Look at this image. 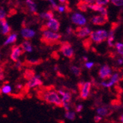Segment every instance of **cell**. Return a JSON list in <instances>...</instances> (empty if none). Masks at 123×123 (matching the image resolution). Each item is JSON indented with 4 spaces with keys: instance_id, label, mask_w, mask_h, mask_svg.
Returning <instances> with one entry per match:
<instances>
[{
    "instance_id": "obj_51",
    "label": "cell",
    "mask_w": 123,
    "mask_h": 123,
    "mask_svg": "<svg viewBox=\"0 0 123 123\" xmlns=\"http://www.w3.org/2000/svg\"><path fill=\"white\" fill-rule=\"evenodd\" d=\"M122 60H123V56H122Z\"/></svg>"
},
{
    "instance_id": "obj_10",
    "label": "cell",
    "mask_w": 123,
    "mask_h": 123,
    "mask_svg": "<svg viewBox=\"0 0 123 123\" xmlns=\"http://www.w3.org/2000/svg\"><path fill=\"white\" fill-rule=\"evenodd\" d=\"M108 15H101V16H94L91 19L92 23L94 25H105L108 22Z\"/></svg>"
},
{
    "instance_id": "obj_39",
    "label": "cell",
    "mask_w": 123,
    "mask_h": 123,
    "mask_svg": "<svg viewBox=\"0 0 123 123\" xmlns=\"http://www.w3.org/2000/svg\"><path fill=\"white\" fill-rule=\"evenodd\" d=\"M23 85H22L21 83H17L16 86V89H18V90H21L22 88H23Z\"/></svg>"
},
{
    "instance_id": "obj_49",
    "label": "cell",
    "mask_w": 123,
    "mask_h": 123,
    "mask_svg": "<svg viewBox=\"0 0 123 123\" xmlns=\"http://www.w3.org/2000/svg\"><path fill=\"white\" fill-rule=\"evenodd\" d=\"M54 69H55V71H57V69H58V66H55V68H54Z\"/></svg>"
},
{
    "instance_id": "obj_17",
    "label": "cell",
    "mask_w": 123,
    "mask_h": 123,
    "mask_svg": "<svg viewBox=\"0 0 123 123\" xmlns=\"http://www.w3.org/2000/svg\"><path fill=\"white\" fill-rule=\"evenodd\" d=\"M17 38H18L17 33H16V32L10 33V34L8 35V36L7 37L6 40L4 41L3 45L4 46H8V45H10V44H13L17 41Z\"/></svg>"
},
{
    "instance_id": "obj_48",
    "label": "cell",
    "mask_w": 123,
    "mask_h": 123,
    "mask_svg": "<svg viewBox=\"0 0 123 123\" xmlns=\"http://www.w3.org/2000/svg\"><path fill=\"white\" fill-rule=\"evenodd\" d=\"M59 1L61 4H63V3H65L66 2V0H59Z\"/></svg>"
},
{
    "instance_id": "obj_40",
    "label": "cell",
    "mask_w": 123,
    "mask_h": 123,
    "mask_svg": "<svg viewBox=\"0 0 123 123\" xmlns=\"http://www.w3.org/2000/svg\"><path fill=\"white\" fill-rule=\"evenodd\" d=\"M85 2H86L88 5H92L94 3V2L96 1V0H84Z\"/></svg>"
},
{
    "instance_id": "obj_7",
    "label": "cell",
    "mask_w": 123,
    "mask_h": 123,
    "mask_svg": "<svg viewBox=\"0 0 123 123\" xmlns=\"http://www.w3.org/2000/svg\"><path fill=\"white\" fill-rule=\"evenodd\" d=\"M43 84V82L41 79V77L39 75H33L32 77H30V79H28L26 87L27 88H33L36 87L41 86Z\"/></svg>"
},
{
    "instance_id": "obj_26",
    "label": "cell",
    "mask_w": 123,
    "mask_h": 123,
    "mask_svg": "<svg viewBox=\"0 0 123 123\" xmlns=\"http://www.w3.org/2000/svg\"><path fill=\"white\" fill-rule=\"evenodd\" d=\"M65 118L69 119V120H71V121H73L75 119V117H76V114L74 111H66L65 113V115H64Z\"/></svg>"
},
{
    "instance_id": "obj_9",
    "label": "cell",
    "mask_w": 123,
    "mask_h": 123,
    "mask_svg": "<svg viewBox=\"0 0 123 123\" xmlns=\"http://www.w3.org/2000/svg\"><path fill=\"white\" fill-rule=\"evenodd\" d=\"M111 69L108 65H104L101 68L99 69V76L103 80H106L111 77Z\"/></svg>"
},
{
    "instance_id": "obj_4",
    "label": "cell",
    "mask_w": 123,
    "mask_h": 123,
    "mask_svg": "<svg viewBox=\"0 0 123 123\" xmlns=\"http://www.w3.org/2000/svg\"><path fill=\"white\" fill-rule=\"evenodd\" d=\"M60 51L65 57L69 59H74V52L72 47L71 43L68 41H64L61 43Z\"/></svg>"
},
{
    "instance_id": "obj_3",
    "label": "cell",
    "mask_w": 123,
    "mask_h": 123,
    "mask_svg": "<svg viewBox=\"0 0 123 123\" xmlns=\"http://www.w3.org/2000/svg\"><path fill=\"white\" fill-rule=\"evenodd\" d=\"M108 34L105 30H101L91 32L89 36H90V38L94 42H95L97 44H99L108 38Z\"/></svg>"
},
{
    "instance_id": "obj_20",
    "label": "cell",
    "mask_w": 123,
    "mask_h": 123,
    "mask_svg": "<svg viewBox=\"0 0 123 123\" xmlns=\"http://www.w3.org/2000/svg\"><path fill=\"white\" fill-rule=\"evenodd\" d=\"M26 5L29 8V10L32 13H37V6L36 4L32 0H26Z\"/></svg>"
},
{
    "instance_id": "obj_8",
    "label": "cell",
    "mask_w": 123,
    "mask_h": 123,
    "mask_svg": "<svg viewBox=\"0 0 123 123\" xmlns=\"http://www.w3.org/2000/svg\"><path fill=\"white\" fill-rule=\"evenodd\" d=\"M25 52L23 49L21 48V45L18 46H13L11 49V53H10V59L14 62H16L19 61V58Z\"/></svg>"
},
{
    "instance_id": "obj_24",
    "label": "cell",
    "mask_w": 123,
    "mask_h": 123,
    "mask_svg": "<svg viewBox=\"0 0 123 123\" xmlns=\"http://www.w3.org/2000/svg\"><path fill=\"white\" fill-rule=\"evenodd\" d=\"M108 45L110 47H114V45L113 44V41L114 40V31L110 30L109 34L108 35Z\"/></svg>"
},
{
    "instance_id": "obj_47",
    "label": "cell",
    "mask_w": 123,
    "mask_h": 123,
    "mask_svg": "<svg viewBox=\"0 0 123 123\" xmlns=\"http://www.w3.org/2000/svg\"><path fill=\"white\" fill-rule=\"evenodd\" d=\"M83 61H86V63L87 62V61H88V58L87 57H86V56H84L83 58Z\"/></svg>"
},
{
    "instance_id": "obj_21",
    "label": "cell",
    "mask_w": 123,
    "mask_h": 123,
    "mask_svg": "<svg viewBox=\"0 0 123 123\" xmlns=\"http://www.w3.org/2000/svg\"><path fill=\"white\" fill-rule=\"evenodd\" d=\"M97 114L99 116L101 117H107L109 115L110 111L108 110V108L107 107H99L97 109Z\"/></svg>"
},
{
    "instance_id": "obj_12",
    "label": "cell",
    "mask_w": 123,
    "mask_h": 123,
    "mask_svg": "<svg viewBox=\"0 0 123 123\" xmlns=\"http://www.w3.org/2000/svg\"><path fill=\"white\" fill-rule=\"evenodd\" d=\"M119 80H120L119 74L118 73H114V74L111 75V77L110 78V80L108 82H106V81L104 80V81L100 83V86L105 87V88H111V86H113L114 84L117 83Z\"/></svg>"
},
{
    "instance_id": "obj_35",
    "label": "cell",
    "mask_w": 123,
    "mask_h": 123,
    "mask_svg": "<svg viewBox=\"0 0 123 123\" xmlns=\"http://www.w3.org/2000/svg\"><path fill=\"white\" fill-rule=\"evenodd\" d=\"M94 63L93 62H86L85 63V66L88 69H91L92 67L94 66Z\"/></svg>"
},
{
    "instance_id": "obj_16",
    "label": "cell",
    "mask_w": 123,
    "mask_h": 123,
    "mask_svg": "<svg viewBox=\"0 0 123 123\" xmlns=\"http://www.w3.org/2000/svg\"><path fill=\"white\" fill-rule=\"evenodd\" d=\"M0 28H1V33L4 36L10 35L11 32V27L8 25L6 19L0 21Z\"/></svg>"
},
{
    "instance_id": "obj_1",
    "label": "cell",
    "mask_w": 123,
    "mask_h": 123,
    "mask_svg": "<svg viewBox=\"0 0 123 123\" xmlns=\"http://www.w3.org/2000/svg\"><path fill=\"white\" fill-rule=\"evenodd\" d=\"M41 99L49 104H53L58 107H63L62 99L59 96L58 92L49 90L41 93Z\"/></svg>"
},
{
    "instance_id": "obj_5",
    "label": "cell",
    "mask_w": 123,
    "mask_h": 123,
    "mask_svg": "<svg viewBox=\"0 0 123 123\" xmlns=\"http://www.w3.org/2000/svg\"><path fill=\"white\" fill-rule=\"evenodd\" d=\"M58 94L61 96L62 102H63V107L64 108L66 111H69L70 110V102L72 99V93L69 92H65L62 89H59L57 91Z\"/></svg>"
},
{
    "instance_id": "obj_18",
    "label": "cell",
    "mask_w": 123,
    "mask_h": 123,
    "mask_svg": "<svg viewBox=\"0 0 123 123\" xmlns=\"http://www.w3.org/2000/svg\"><path fill=\"white\" fill-rule=\"evenodd\" d=\"M12 92H13V87L8 83L4 84L1 88H0V92L3 94L9 95L12 93Z\"/></svg>"
},
{
    "instance_id": "obj_42",
    "label": "cell",
    "mask_w": 123,
    "mask_h": 123,
    "mask_svg": "<svg viewBox=\"0 0 123 123\" xmlns=\"http://www.w3.org/2000/svg\"><path fill=\"white\" fill-rule=\"evenodd\" d=\"M58 10H59V12H61V13L63 12V11H65V7L59 6V7H58Z\"/></svg>"
},
{
    "instance_id": "obj_14",
    "label": "cell",
    "mask_w": 123,
    "mask_h": 123,
    "mask_svg": "<svg viewBox=\"0 0 123 123\" xmlns=\"http://www.w3.org/2000/svg\"><path fill=\"white\" fill-rule=\"evenodd\" d=\"M72 21L74 24L77 25H85L86 23V20L83 16L79 13H74L72 16Z\"/></svg>"
},
{
    "instance_id": "obj_32",
    "label": "cell",
    "mask_w": 123,
    "mask_h": 123,
    "mask_svg": "<svg viewBox=\"0 0 123 123\" xmlns=\"http://www.w3.org/2000/svg\"><path fill=\"white\" fill-rule=\"evenodd\" d=\"M111 2L115 6H121L123 5V0H111Z\"/></svg>"
},
{
    "instance_id": "obj_22",
    "label": "cell",
    "mask_w": 123,
    "mask_h": 123,
    "mask_svg": "<svg viewBox=\"0 0 123 123\" xmlns=\"http://www.w3.org/2000/svg\"><path fill=\"white\" fill-rule=\"evenodd\" d=\"M77 7L83 12H86L88 7V4L84 0H80L77 4Z\"/></svg>"
},
{
    "instance_id": "obj_50",
    "label": "cell",
    "mask_w": 123,
    "mask_h": 123,
    "mask_svg": "<svg viewBox=\"0 0 123 123\" xmlns=\"http://www.w3.org/2000/svg\"><path fill=\"white\" fill-rule=\"evenodd\" d=\"M0 59H1V53H0Z\"/></svg>"
},
{
    "instance_id": "obj_43",
    "label": "cell",
    "mask_w": 123,
    "mask_h": 123,
    "mask_svg": "<svg viewBox=\"0 0 123 123\" xmlns=\"http://www.w3.org/2000/svg\"><path fill=\"white\" fill-rule=\"evenodd\" d=\"M117 63H118L119 65H122V64H123V60H122V58L118 59V60H117Z\"/></svg>"
},
{
    "instance_id": "obj_37",
    "label": "cell",
    "mask_w": 123,
    "mask_h": 123,
    "mask_svg": "<svg viewBox=\"0 0 123 123\" xmlns=\"http://www.w3.org/2000/svg\"><path fill=\"white\" fill-rule=\"evenodd\" d=\"M83 109V105H81V104L77 105V107H76V111H77V112H81Z\"/></svg>"
},
{
    "instance_id": "obj_44",
    "label": "cell",
    "mask_w": 123,
    "mask_h": 123,
    "mask_svg": "<svg viewBox=\"0 0 123 123\" xmlns=\"http://www.w3.org/2000/svg\"><path fill=\"white\" fill-rule=\"evenodd\" d=\"M119 120H120V122H121L122 123H123V114L120 116V117H119Z\"/></svg>"
},
{
    "instance_id": "obj_19",
    "label": "cell",
    "mask_w": 123,
    "mask_h": 123,
    "mask_svg": "<svg viewBox=\"0 0 123 123\" xmlns=\"http://www.w3.org/2000/svg\"><path fill=\"white\" fill-rule=\"evenodd\" d=\"M21 47L25 52H32L33 50L32 44L28 40H25L24 42H22L21 44Z\"/></svg>"
},
{
    "instance_id": "obj_27",
    "label": "cell",
    "mask_w": 123,
    "mask_h": 123,
    "mask_svg": "<svg viewBox=\"0 0 123 123\" xmlns=\"http://www.w3.org/2000/svg\"><path fill=\"white\" fill-rule=\"evenodd\" d=\"M93 41L92 40V38L89 37L88 38H86L83 41V46L85 47V49L86 50L89 49V48H90V47L92 46V43Z\"/></svg>"
},
{
    "instance_id": "obj_15",
    "label": "cell",
    "mask_w": 123,
    "mask_h": 123,
    "mask_svg": "<svg viewBox=\"0 0 123 123\" xmlns=\"http://www.w3.org/2000/svg\"><path fill=\"white\" fill-rule=\"evenodd\" d=\"M47 29H49L51 30H52V32H58L60 29V22L55 18H52L49 21H48V22L46 24Z\"/></svg>"
},
{
    "instance_id": "obj_29",
    "label": "cell",
    "mask_w": 123,
    "mask_h": 123,
    "mask_svg": "<svg viewBox=\"0 0 123 123\" xmlns=\"http://www.w3.org/2000/svg\"><path fill=\"white\" fill-rule=\"evenodd\" d=\"M103 6L102 5H99L97 4H92V5H88V7L94 10V11H99L100 8H101Z\"/></svg>"
},
{
    "instance_id": "obj_2",
    "label": "cell",
    "mask_w": 123,
    "mask_h": 123,
    "mask_svg": "<svg viewBox=\"0 0 123 123\" xmlns=\"http://www.w3.org/2000/svg\"><path fill=\"white\" fill-rule=\"evenodd\" d=\"M62 36L59 33H56L52 31H44L43 32L42 36L41 38V41L48 46H52L55 44H59L61 43L60 39Z\"/></svg>"
},
{
    "instance_id": "obj_34",
    "label": "cell",
    "mask_w": 123,
    "mask_h": 123,
    "mask_svg": "<svg viewBox=\"0 0 123 123\" xmlns=\"http://www.w3.org/2000/svg\"><path fill=\"white\" fill-rule=\"evenodd\" d=\"M119 24L117 23V22H113V23H111V30L112 31H115L116 29H117V27H119Z\"/></svg>"
},
{
    "instance_id": "obj_36",
    "label": "cell",
    "mask_w": 123,
    "mask_h": 123,
    "mask_svg": "<svg viewBox=\"0 0 123 123\" xmlns=\"http://www.w3.org/2000/svg\"><path fill=\"white\" fill-rule=\"evenodd\" d=\"M15 63H15V67L17 69H20L21 68V66H22V63L20 61H18L15 62Z\"/></svg>"
},
{
    "instance_id": "obj_25",
    "label": "cell",
    "mask_w": 123,
    "mask_h": 123,
    "mask_svg": "<svg viewBox=\"0 0 123 123\" xmlns=\"http://www.w3.org/2000/svg\"><path fill=\"white\" fill-rule=\"evenodd\" d=\"M71 72L72 73L75 75L76 77H80L82 74V70L80 68H79V67L77 66H71Z\"/></svg>"
},
{
    "instance_id": "obj_6",
    "label": "cell",
    "mask_w": 123,
    "mask_h": 123,
    "mask_svg": "<svg viewBox=\"0 0 123 123\" xmlns=\"http://www.w3.org/2000/svg\"><path fill=\"white\" fill-rule=\"evenodd\" d=\"M80 97L83 99H86L89 94H90L91 92V88H92V83L90 82H86V83H81L80 85Z\"/></svg>"
},
{
    "instance_id": "obj_28",
    "label": "cell",
    "mask_w": 123,
    "mask_h": 123,
    "mask_svg": "<svg viewBox=\"0 0 123 123\" xmlns=\"http://www.w3.org/2000/svg\"><path fill=\"white\" fill-rule=\"evenodd\" d=\"M115 47L117 49V52L121 55L122 56H123V43H116Z\"/></svg>"
},
{
    "instance_id": "obj_46",
    "label": "cell",
    "mask_w": 123,
    "mask_h": 123,
    "mask_svg": "<svg viewBox=\"0 0 123 123\" xmlns=\"http://www.w3.org/2000/svg\"><path fill=\"white\" fill-rule=\"evenodd\" d=\"M3 73V68H2V66H0V74H2Z\"/></svg>"
},
{
    "instance_id": "obj_33",
    "label": "cell",
    "mask_w": 123,
    "mask_h": 123,
    "mask_svg": "<svg viewBox=\"0 0 123 123\" xmlns=\"http://www.w3.org/2000/svg\"><path fill=\"white\" fill-rule=\"evenodd\" d=\"M110 0H96V2L97 5H106L109 2Z\"/></svg>"
},
{
    "instance_id": "obj_45",
    "label": "cell",
    "mask_w": 123,
    "mask_h": 123,
    "mask_svg": "<svg viewBox=\"0 0 123 123\" xmlns=\"http://www.w3.org/2000/svg\"><path fill=\"white\" fill-rule=\"evenodd\" d=\"M3 78H4V74H3V73L0 74V80H2Z\"/></svg>"
},
{
    "instance_id": "obj_31",
    "label": "cell",
    "mask_w": 123,
    "mask_h": 123,
    "mask_svg": "<svg viewBox=\"0 0 123 123\" xmlns=\"http://www.w3.org/2000/svg\"><path fill=\"white\" fill-rule=\"evenodd\" d=\"M46 1H49L51 4H52V10H56V11H58V6L55 4L54 0H46Z\"/></svg>"
},
{
    "instance_id": "obj_41",
    "label": "cell",
    "mask_w": 123,
    "mask_h": 123,
    "mask_svg": "<svg viewBox=\"0 0 123 123\" xmlns=\"http://www.w3.org/2000/svg\"><path fill=\"white\" fill-rule=\"evenodd\" d=\"M73 30L72 29V27H68L66 29V32L68 33V34H70V33H73Z\"/></svg>"
},
{
    "instance_id": "obj_30",
    "label": "cell",
    "mask_w": 123,
    "mask_h": 123,
    "mask_svg": "<svg viewBox=\"0 0 123 123\" xmlns=\"http://www.w3.org/2000/svg\"><path fill=\"white\" fill-rule=\"evenodd\" d=\"M7 16L6 11L3 7H0V21L5 20Z\"/></svg>"
},
{
    "instance_id": "obj_13",
    "label": "cell",
    "mask_w": 123,
    "mask_h": 123,
    "mask_svg": "<svg viewBox=\"0 0 123 123\" xmlns=\"http://www.w3.org/2000/svg\"><path fill=\"white\" fill-rule=\"evenodd\" d=\"M21 35L25 40H30L36 36V32L30 28L23 27L21 30Z\"/></svg>"
},
{
    "instance_id": "obj_38",
    "label": "cell",
    "mask_w": 123,
    "mask_h": 123,
    "mask_svg": "<svg viewBox=\"0 0 123 123\" xmlns=\"http://www.w3.org/2000/svg\"><path fill=\"white\" fill-rule=\"evenodd\" d=\"M94 122H95L96 123H98L99 121H101V120H102V117H101V116H99V115H97V116L94 117Z\"/></svg>"
},
{
    "instance_id": "obj_11",
    "label": "cell",
    "mask_w": 123,
    "mask_h": 123,
    "mask_svg": "<svg viewBox=\"0 0 123 123\" xmlns=\"http://www.w3.org/2000/svg\"><path fill=\"white\" fill-rule=\"evenodd\" d=\"M91 31L90 29L88 27H77L73 32V34H74L77 38H83L88 35H90Z\"/></svg>"
},
{
    "instance_id": "obj_23",
    "label": "cell",
    "mask_w": 123,
    "mask_h": 123,
    "mask_svg": "<svg viewBox=\"0 0 123 123\" xmlns=\"http://www.w3.org/2000/svg\"><path fill=\"white\" fill-rule=\"evenodd\" d=\"M40 17L43 19H45V20H51L54 17V13L52 12V10H48L47 12H43V13H41L40 15Z\"/></svg>"
}]
</instances>
